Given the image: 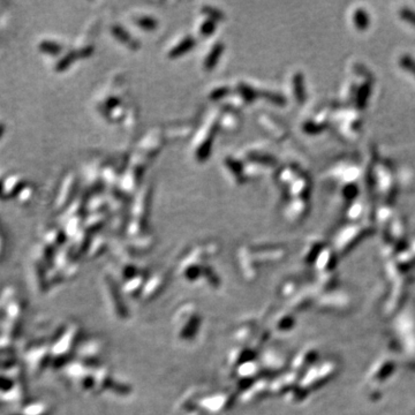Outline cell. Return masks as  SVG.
<instances>
[{"instance_id": "obj_3", "label": "cell", "mask_w": 415, "mask_h": 415, "mask_svg": "<svg viewBox=\"0 0 415 415\" xmlns=\"http://www.w3.org/2000/svg\"><path fill=\"white\" fill-rule=\"evenodd\" d=\"M400 16L403 17V20L407 21L408 23L415 25V13L409 11V8H404V10L400 13Z\"/></svg>"}, {"instance_id": "obj_2", "label": "cell", "mask_w": 415, "mask_h": 415, "mask_svg": "<svg viewBox=\"0 0 415 415\" xmlns=\"http://www.w3.org/2000/svg\"><path fill=\"white\" fill-rule=\"evenodd\" d=\"M399 63H400V66L403 67L405 71L413 73V75H415V61L410 58L408 54H405L403 58H400Z\"/></svg>"}, {"instance_id": "obj_1", "label": "cell", "mask_w": 415, "mask_h": 415, "mask_svg": "<svg viewBox=\"0 0 415 415\" xmlns=\"http://www.w3.org/2000/svg\"><path fill=\"white\" fill-rule=\"evenodd\" d=\"M353 17H354L353 22H354L357 30H365L368 27V16H367L365 11H362V8L357 10Z\"/></svg>"}]
</instances>
